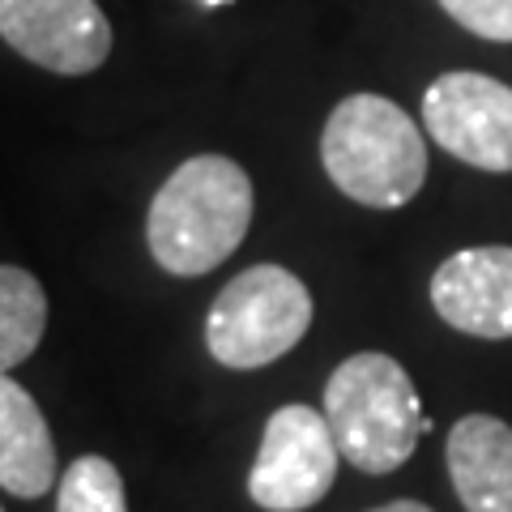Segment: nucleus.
Listing matches in <instances>:
<instances>
[{
  "instance_id": "obj_10",
  "label": "nucleus",
  "mask_w": 512,
  "mask_h": 512,
  "mask_svg": "<svg viewBox=\"0 0 512 512\" xmlns=\"http://www.w3.org/2000/svg\"><path fill=\"white\" fill-rule=\"evenodd\" d=\"M56 483V444L39 402L0 372V487L18 500H39Z\"/></svg>"
},
{
  "instance_id": "obj_9",
  "label": "nucleus",
  "mask_w": 512,
  "mask_h": 512,
  "mask_svg": "<svg viewBox=\"0 0 512 512\" xmlns=\"http://www.w3.org/2000/svg\"><path fill=\"white\" fill-rule=\"evenodd\" d=\"M448 478L466 512H512V427L466 414L448 431Z\"/></svg>"
},
{
  "instance_id": "obj_4",
  "label": "nucleus",
  "mask_w": 512,
  "mask_h": 512,
  "mask_svg": "<svg viewBox=\"0 0 512 512\" xmlns=\"http://www.w3.org/2000/svg\"><path fill=\"white\" fill-rule=\"evenodd\" d=\"M312 329V295L291 269L252 265L235 274L205 320V346L231 372L278 363Z\"/></svg>"
},
{
  "instance_id": "obj_14",
  "label": "nucleus",
  "mask_w": 512,
  "mask_h": 512,
  "mask_svg": "<svg viewBox=\"0 0 512 512\" xmlns=\"http://www.w3.org/2000/svg\"><path fill=\"white\" fill-rule=\"evenodd\" d=\"M372 512H431V508L419 504V500H393V504H380V508H372Z\"/></svg>"
},
{
  "instance_id": "obj_2",
  "label": "nucleus",
  "mask_w": 512,
  "mask_h": 512,
  "mask_svg": "<svg viewBox=\"0 0 512 512\" xmlns=\"http://www.w3.org/2000/svg\"><path fill=\"white\" fill-rule=\"evenodd\" d=\"M320 163L350 201L402 210L427 180V141L384 94H350L320 133Z\"/></svg>"
},
{
  "instance_id": "obj_3",
  "label": "nucleus",
  "mask_w": 512,
  "mask_h": 512,
  "mask_svg": "<svg viewBox=\"0 0 512 512\" xmlns=\"http://www.w3.org/2000/svg\"><path fill=\"white\" fill-rule=\"evenodd\" d=\"M325 419L338 453L363 474H393L431 431L419 389L402 363L363 350L325 380Z\"/></svg>"
},
{
  "instance_id": "obj_5",
  "label": "nucleus",
  "mask_w": 512,
  "mask_h": 512,
  "mask_svg": "<svg viewBox=\"0 0 512 512\" xmlns=\"http://www.w3.org/2000/svg\"><path fill=\"white\" fill-rule=\"evenodd\" d=\"M338 440L329 431L325 410L312 406H278L265 423L256 448L248 495L265 512H308L333 491L338 478Z\"/></svg>"
},
{
  "instance_id": "obj_8",
  "label": "nucleus",
  "mask_w": 512,
  "mask_h": 512,
  "mask_svg": "<svg viewBox=\"0 0 512 512\" xmlns=\"http://www.w3.org/2000/svg\"><path fill=\"white\" fill-rule=\"evenodd\" d=\"M431 308L444 325L483 342L512 338V248H461L431 274Z\"/></svg>"
},
{
  "instance_id": "obj_11",
  "label": "nucleus",
  "mask_w": 512,
  "mask_h": 512,
  "mask_svg": "<svg viewBox=\"0 0 512 512\" xmlns=\"http://www.w3.org/2000/svg\"><path fill=\"white\" fill-rule=\"evenodd\" d=\"M47 329V295L35 274L0 265V372H13L39 350Z\"/></svg>"
},
{
  "instance_id": "obj_16",
  "label": "nucleus",
  "mask_w": 512,
  "mask_h": 512,
  "mask_svg": "<svg viewBox=\"0 0 512 512\" xmlns=\"http://www.w3.org/2000/svg\"><path fill=\"white\" fill-rule=\"evenodd\" d=\"M0 512H5V508H0Z\"/></svg>"
},
{
  "instance_id": "obj_6",
  "label": "nucleus",
  "mask_w": 512,
  "mask_h": 512,
  "mask_svg": "<svg viewBox=\"0 0 512 512\" xmlns=\"http://www.w3.org/2000/svg\"><path fill=\"white\" fill-rule=\"evenodd\" d=\"M423 124L431 141L466 167L512 171V86L487 73H444L423 94Z\"/></svg>"
},
{
  "instance_id": "obj_7",
  "label": "nucleus",
  "mask_w": 512,
  "mask_h": 512,
  "mask_svg": "<svg viewBox=\"0 0 512 512\" xmlns=\"http://www.w3.org/2000/svg\"><path fill=\"white\" fill-rule=\"evenodd\" d=\"M0 39L64 77L94 73L111 52V26L94 0H0Z\"/></svg>"
},
{
  "instance_id": "obj_15",
  "label": "nucleus",
  "mask_w": 512,
  "mask_h": 512,
  "mask_svg": "<svg viewBox=\"0 0 512 512\" xmlns=\"http://www.w3.org/2000/svg\"><path fill=\"white\" fill-rule=\"evenodd\" d=\"M201 5H210V9H218V5H231V0H201Z\"/></svg>"
},
{
  "instance_id": "obj_1",
  "label": "nucleus",
  "mask_w": 512,
  "mask_h": 512,
  "mask_svg": "<svg viewBox=\"0 0 512 512\" xmlns=\"http://www.w3.org/2000/svg\"><path fill=\"white\" fill-rule=\"evenodd\" d=\"M252 227V180L222 154L180 163L154 192L146 214V244L175 278H201L244 244Z\"/></svg>"
},
{
  "instance_id": "obj_12",
  "label": "nucleus",
  "mask_w": 512,
  "mask_h": 512,
  "mask_svg": "<svg viewBox=\"0 0 512 512\" xmlns=\"http://www.w3.org/2000/svg\"><path fill=\"white\" fill-rule=\"evenodd\" d=\"M56 512H128L124 478L107 457H77L60 474Z\"/></svg>"
},
{
  "instance_id": "obj_13",
  "label": "nucleus",
  "mask_w": 512,
  "mask_h": 512,
  "mask_svg": "<svg viewBox=\"0 0 512 512\" xmlns=\"http://www.w3.org/2000/svg\"><path fill=\"white\" fill-rule=\"evenodd\" d=\"M440 5L470 35L491 43H512V0H440Z\"/></svg>"
}]
</instances>
